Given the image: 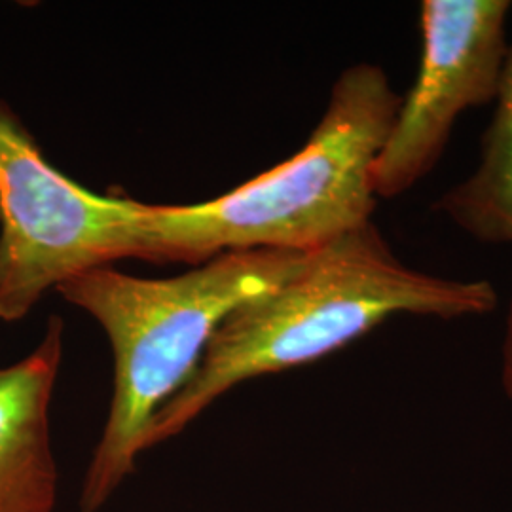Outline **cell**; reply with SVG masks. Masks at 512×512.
<instances>
[{
    "mask_svg": "<svg viewBox=\"0 0 512 512\" xmlns=\"http://www.w3.org/2000/svg\"><path fill=\"white\" fill-rule=\"evenodd\" d=\"M310 253L232 251L169 279L99 266L57 289L103 327L114 357L109 416L84 476L82 512L99 511L133 473L150 421L194 374L220 323L289 279Z\"/></svg>",
    "mask_w": 512,
    "mask_h": 512,
    "instance_id": "cell-3",
    "label": "cell"
},
{
    "mask_svg": "<svg viewBox=\"0 0 512 512\" xmlns=\"http://www.w3.org/2000/svg\"><path fill=\"white\" fill-rule=\"evenodd\" d=\"M509 0H423L420 69L380 150L376 198H397L439 164L459 116L492 103L509 55Z\"/></svg>",
    "mask_w": 512,
    "mask_h": 512,
    "instance_id": "cell-5",
    "label": "cell"
},
{
    "mask_svg": "<svg viewBox=\"0 0 512 512\" xmlns=\"http://www.w3.org/2000/svg\"><path fill=\"white\" fill-rule=\"evenodd\" d=\"M399 105L382 67H349L293 158L211 202L141 203L137 258L203 264L232 251H315L363 228L376 209L374 164Z\"/></svg>",
    "mask_w": 512,
    "mask_h": 512,
    "instance_id": "cell-2",
    "label": "cell"
},
{
    "mask_svg": "<svg viewBox=\"0 0 512 512\" xmlns=\"http://www.w3.org/2000/svg\"><path fill=\"white\" fill-rule=\"evenodd\" d=\"M61 353L63 321L54 315L31 355L0 368V512H54L50 403Z\"/></svg>",
    "mask_w": 512,
    "mask_h": 512,
    "instance_id": "cell-6",
    "label": "cell"
},
{
    "mask_svg": "<svg viewBox=\"0 0 512 512\" xmlns=\"http://www.w3.org/2000/svg\"><path fill=\"white\" fill-rule=\"evenodd\" d=\"M488 281H461L406 266L374 222L311 251L272 291L232 311L188 382L156 412L143 450L173 439L232 387L319 361L395 315H486Z\"/></svg>",
    "mask_w": 512,
    "mask_h": 512,
    "instance_id": "cell-1",
    "label": "cell"
},
{
    "mask_svg": "<svg viewBox=\"0 0 512 512\" xmlns=\"http://www.w3.org/2000/svg\"><path fill=\"white\" fill-rule=\"evenodd\" d=\"M503 387L505 393L509 395L512 401V291L511 302H509V311H507V323H505V340H503Z\"/></svg>",
    "mask_w": 512,
    "mask_h": 512,
    "instance_id": "cell-8",
    "label": "cell"
},
{
    "mask_svg": "<svg viewBox=\"0 0 512 512\" xmlns=\"http://www.w3.org/2000/svg\"><path fill=\"white\" fill-rule=\"evenodd\" d=\"M139 207L57 171L0 101V319H23L50 289L137 256Z\"/></svg>",
    "mask_w": 512,
    "mask_h": 512,
    "instance_id": "cell-4",
    "label": "cell"
},
{
    "mask_svg": "<svg viewBox=\"0 0 512 512\" xmlns=\"http://www.w3.org/2000/svg\"><path fill=\"white\" fill-rule=\"evenodd\" d=\"M494 101L475 171L450 188L435 209L471 238L512 243V46Z\"/></svg>",
    "mask_w": 512,
    "mask_h": 512,
    "instance_id": "cell-7",
    "label": "cell"
}]
</instances>
